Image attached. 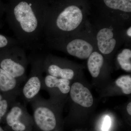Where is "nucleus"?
Masks as SVG:
<instances>
[{
  "instance_id": "7ed1b4c3",
  "label": "nucleus",
  "mask_w": 131,
  "mask_h": 131,
  "mask_svg": "<svg viewBox=\"0 0 131 131\" xmlns=\"http://www.w3.org/2000/svg\"><path fill=\"white\" fill-rule=\"evenodd\" d=\"M91 25L97 50L104 57L113 55L123 44L129 41L125 34L127 28L110 19L101 16Z\"/></svg>"
},
{
  "instance_id": "1a4fd4ad",
  "label": "nucleus",
  "mask_w": 131,
  "mask_h": 131,
  "mask_svg": "<svg viewBox=\"0 0 131 131\" xmlns=\"http://www.w3.org/2000/svg\"><path fill=\"white\" fill-rule=\"evenodd\" d=\"M29 116L25 105L16 101L6 115V121L13 130L25 131L26 130L27 126L23 119Z\"/></svg>"
},
{
  "instance_id": "6e6552de",
  "label": "nucleus",
  "mask_w": 131,
  "mask_h": 131,
  "mask_svg": "<svg viewBox=\"0 0 131 131\" xmlns=\"http://www.w3.org/2000/svg\"><path fill=\"white\" fill-rule=\"evenodd\" d=\"M69 61L51 54H45L43 61L44 73L52 76L66 79L72 80L75 71Z\"/></svg>"
},
{
  "instance_id": "b1692460",
  "label": "nucleus",
  "mask_w": 131,
  "mask_h": 131,
  "mask_svg": "<svg viewBox=\"0 0 131 131\" xmlns=\"http://www.w3.org/2000/svg\"><path fill=\"white\" fill-rule=\"evenodd\" d=\"M0 131H5L1 126H0Z\"/></svg>"
},
{
  "instance_id": "393cba45",
  "label": "nucleus",
  "mask_w": 131,
  "mask_h": 131,
  "mask_svg": "<svg viewBox=\"0 0 131 131\" xmlns=\"http://www.w3.org/2000/svg\"><path fill=\"white\" fill-rule=\"evenodd\" d=\"M129 1H131V0H129Z\"/></svg>"
},
{
  "instance_id": "5701e85b",
  "label": "nucleus",
  "mask_w": 131,
  "mask_h": 131,
  "mask_svg": "<svg viewBox=\"0 0 131 131\" xmlns=\"http://www.w3.org/2000/svg\"><path fill=\"white\" fill-rule=\"evenodd\" d=\"M43 1H45V2H47L49 5V4H51L52 2L56 1V0H43Z\"/></svg>"
},
{
  "instance_id": "6ab92c4d",
  "label": "nucleus",
  "mask_w": 131,
  "mask_h": 131,
  "mask_svg": "<svg viewBox=\"0 0 131 131\" xmlns=\"http://www.w3.org/2000/svg\"><path fill=\"white\" fill-rule=\"evenodd\" d=\"M6 12V5L2 3L0 0V28H2L4 25V20L3 19V16Z\"/></svg>"
},
{
  "instance_id": "aec40b11",
  "label": "nucleus",
  "mask_w": 131,
  "mask_h": 131,
  "mask_svg": "<svg viewBox=\"0 0 131 131\" xmlns=\"http://www.w3.org/2000/svg\"><path fill=\"white\" fill-rule=\"evenodd\" d=\"M111 125V120L108 116H106L104 118L102 124V131H108Z\"/></svg>"
},
{
  "instance_id": "f8f14e48",
  "label": "nucleus",
  "mask_w": 131,
  "mask_h": 131,
  "mask_svg": "<svg viewBox=\"0 0 131 131\" xmlns=\"http://www.w3.org/2000/svg\"><path fill=\"white\" fill-rule=\"evenodd\" d=\"M54 87L58 88L61 93L65 96L70 91V81L47 74L43 77L42 90Z\"/></svg>"
},
{
  "instance_id": "39448f33",
  "label": "nucleus",
  "mask_w": 131,
  "mask_h": 131,
  "mask_svg": "<svg viewBox=\"0 0 131 131\" xmlns=\"http://www.w3.org/2000/svg\"><path fill=\"white\" fill-rule=\"evenodd\" d=\"M25 49L17 45L0 51V67L21 84L27 78L26 70L29 63Z\"/></svg>"
},
{
  "instance_id": "ddd939ff",
  "label": "nucleus",
  "mask_w": 131,
  "mask_h": 131,
  "mask_svg": "<svg viewBox=\"0 0 131 131\" xmlns=\"http://www.w3.org/2000/svg\"><path fill=\"white\" fill-rule=\"evenodd\" d=\"M105 63V57L97 50L94 51L88 59L87 66L92 77L96 78L101 74Z\"/></svg>"
},
{
  "instance_id": "f03ea898",
  "label": "nucleus",
  "mask_w": 131,
  "mask_h": 131,
  "mask_svg": "<svg viewBox=\"0 0 131 131\" xmlns=\"http://www.w3.org/2000/svg\"><path fill=\"white\" fill-rule=\"evenodd\" d=\"M89 20L77 5L66 0L49 5L45 25V41L63 38L75 34L86 26Z\"/></svg>"
},
{
  "instance_id": "0eeeda50",
  "label": "nucleus",
  "mask_w": 131,
  "mask_h": 131,
  "mask_svg": "<svg viewBox=\"0 0 131 131\" xmlns=\"http://www.w3.org/2000/svg\"><path fill=\"white\" fill-rule=\"evenodd\" d=\"M33 118L38 127L42 131H51L57 126V114L61 110V103L46 100L39 94L30 102Z\"/></svg>"
},
{
  "instance_id": "f3484780",
  "label": "nucleus",
  "mask_w": 131,
  "mask_h": 131,
  "mask_svg": "<svg viewBox=\"0 0 131 131\" xmlns=\"http://www.w3.org/2000/svg\"><path fill=\"white\" fill-rule=\"evenodd\" d=\"M16 101L0 93V121L6 116L11 106Z\"/></svg>"
},
{
  "instance_id": "f257e3e1",
  "label": "nucleus",
  "mask_w": 131,
  "mask_h": 131,
  "mask_svg": "<svg viewBox=\"0 0 131 131\" xmlns=\"http://www.w3.org/2000/svg\"><path fill=\"white\" fill-rule=\"evenodd\" d=\"M7 1L6 20L16 39L26 49L42 51L49 4L43 0Z\"/></svg>"
},
{
  "instance_id": "4be33fe9",
  "label": "nucleus",
  "mask_w": 131,
  "mask_h": 131,
  "mask_svg": "<svg viewBox=\"0 0 131 131\" xmlns=\"http://www.w3.org/2000/svg\"><path fill=\"white\" fill-rule=\"evenodd\" d=\"M127 112L130 115H131V102H129L126 107Z\"/></svg>"
},
{
  "instance_id": "9d476101",
  "label": "nucleus",
  "mask_w": 131,
  "mask_h": 131,
  "mask_svg": "<svg viewBox=\"0 0 131 131\" xmlns=\"http://www.w3.org/2000/svg\"><path fill=\"white\" fill-rule=\"evenodd\" d=\"M21 84L0 67V93L13 100L20 96Z\"/></svg>"
},
{
  "instance_id": "2eb2a0df",
  "label": "nucleus",
  "mask_w": 131,
  "mask_h": 131,
  "mask_svg": "<svg viewBox=\"0 0 131 131\" xmlns=\"http://www.w3.org/2000/svg\"><path fill=\"white\" fill-rule=\"evenodd\" d=\"M117 60L118 64L123 70L127 72L131 71V50L124 48L118 54Z\"/></svg>"
},
{
  "instance_id": "20e7f679",
  "label": "nucleus",
  "mask_w": 131,
  "mask_h": 131,
  "mask_svg": "<svg viewBox=\"0 0 131 131\" xmlns=\"http://www.w3.org/2000/svg\"><path fill=\"white\" fill-rule=\"evenodd\" d=\"M45 47L63 52L81 59H88L97 50L91 25L88 22L79 32L67 37L44 42Z\"/></svg>"
},
{
  "instance_id": "4468645a",
  "label": "nucleus",
  "mask_w": 131,
  "mask_h": 131,
  "mask_svg": "<svg viewBox=\"0 0 131 131\" xmlns=\"http://www.w3.org/2000/svg\"><path fill=\"white\" fill-rule=\"evenodd\" d=\"M104 4L109 9L121 12L131 18V1L129 0H103Z\"/></svg>"
},
{
  "instance_id": "9b49d317",
  "label": "nucleus",
  "mask_w": 131,
  "mask_h": 131,
  "mask_svg": "<svg viewBox=\"0 0 131 131\" xmlns=\"http://www.w3.org/2000/svg\"><path fill=\"white\" fill-rule=\"evenodd\" d=\"M70 94L72 100L84 107H90L93 103V98L89 90L83 84L76 82L70 87Z\"/></svg>"
},
{
  "instance_id": "423d86ee",
  "label": "nucleus",
  "mask_w": 131,
  "mask_h": 131,
  "mask_svg": "<svg viewBox=\"0 0 131 131\" xmlns=\"http://www.w3.org/2000/svg\"><path fill=\"white\" fill-rule=\"evenodd\" d=\"M39 51H31L28 56L31 70L23 86L21 88L20 96L25 105L30 102L39 94L42 90L43 81V64L45 54Z\"/></svg>"
},
{
  "instance_id": "a211bd4d",
  "label": "nucleus",
  "mask_w": 131,
  "mask_h": 131,
  "mask_svg": "<svg viewBox=\"0 0 131 131\" xmlns=\"http://www.w3.org/2000/svg\"><path fill=\"white\" fill-rule=\"evenodd\" d=\"M17 45H21L16 38L0 34V51Z\"/></svg>"
},
{
  "instance_id": "412c9836",
  "label": "nucleus",
  "mask_w": 131,
  "mask_h": 131,
  "mask_svg": "<svg viewBox=\"0 0 131 131\" xmlns=\"http://www.w3.org/2000/svg\"><path fill=\"white\" fill-rule=\"evenodd\" d=\"M126 35L127 39L130 41V39H131V26L129 27L126 28L125 32Z\"/></svg>"
},
{
  "instance_id": "dca6fc26",
  "label": "nucleus",
  "mask_w": 131,
  "mask_h": 131,
  "mask_svg": "<svg viewBox=\"0 0 131 131\" xmlns=\"http://www.w3.org/2000/svg\"><path fill=\"white\" fill-rule=\"evenodd\" d=\"M117 86L121 89L122 93L126 95L131 93V77L130 75H124L117 78L115 81Z\"/></svg>"
}]
</instances>
